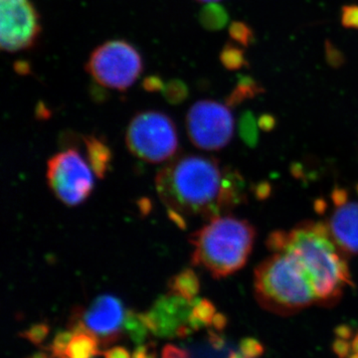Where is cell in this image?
<instances>
[{"label": "cell", "mask_w": 358, "mask_h": 358, "mask_svg": "<svg viewBox=\"0 0 358 358\" xmlns=\"http://www.w3.org/2000/svg\"><path fill=\"white\" fill-rule=\"evenodd\" d=\"M324 52H326V61L327 64L334 69L345 66L346 62L345 56L343 52L339 50L338 47L331 43V40L327 39L324 41Z\"/></svg>", "instance_id": "484cf974"}, {"label": "cell", "mask_w": 358, "mask_h": 358, "mask_svg": "<svg viewBox=\"0 0 358 358\" xmlns=\"http://www.w3.org/2000/svg\"><path fill=\"white\" fill-rule=\"evenodd\" d=\"M85 147L87 150V159L92 171L96 178L103 179L109 171L112 164V150L102 138L96 136H84Z\"/></svg>", "instance_id": "4fadbf2b"}, {"label": "cell", "mask_w": 358, "mask_h": 358, "mask_svg": "<svg viewBox=\"0 0 358 358\" xmlns=\"http://www.w3.org/2000/svg\"><path fill=\"white\" fill-rule=\"evenodd\" d=\"M228 31H229L231 38L246 48L255 41L253 29L247 23L242 22V21L231 22Z\"/></svg>", "instance_id": "603a6c76"}, {"label": "cell", "mask_w": 358, "mask_h": 358, "mask_svg": "<svg viewBox=\"0 0 358 358\" xmlns=\"http://www.w3.org/2000/svg\"><path fill=\"white\" fill-rule=\"evenodd\" d=\"M124 329L129 338L136 345L145 343L148 334L147 324L143 319L141 313L134 312L133 310H127L124 320Z\"/></svg>", "instance_id": "d6986e66"}, {"label": "cell", "mask_w": 358, "mask_h": 358, "mask_svg": "<svg viewBox=\"0 0 358 358\" xmlns=\"http://www.w3.org/2000/svg\"><path fill=\"white\" fill-rule=\"evenodd\" d=\"M275 124H277V120H275L273 115L264 114L259 117V128L263 129L264 131H273L275 129Z\"/></svg>", "instance_id": "836d02e7"}, {"label": "cell", "mask_w": 358, "mask_h": 358, "mask_svg": "<svg viewBox=\"0 0 358 358\" xmlns=\"http://www.w3.org/2000/svg\"><path fill=\"white\" fill-rule=\"evenodd\" d=\"M106 87L99 83L93 84L90 86V95L95 102H103L108 98V93L105 90Z\"/></svg>", "instance_id": "d6a6232c"}, {"label": "cell", "mask_w": 358, "mask_h": 358, "mask_svg": "<svg viewBox=\"0 0 358 358\" xmlns=\"http://www.w3.org/2000/svg\"><path fill=\"white\" fill-rule=\"evenodd\" d=\"M229 358H251L245 355L243 352H231Z\"/></svg>", "instance_id": "ee69618b"}, {"label": "cell", "mask_w": 358, "mask_h": 358, "mask_svg": "<svg viewBox=\"0 0 358 358\" xmlns=\"http://www.w3.org/2000/svg\"><path fill=\"white\" fill-rule=\"evenodd\" d=\"M265 93V88L248 75H239L235 89L226 98V106L229 108H236L244 101L256 98L257 96Z\"/></svg>", "instance_id": "9a60e30c"}, {"label": "cell", "mask_w": 358, "mask_h": 358, "mask_svg": "<svg viewBox=\"0 0 358 358\" xmlns=\"http://www.w3.org/2000/svg\"><path fill=\"white\" fill-rule=\"evenodd\" d=\"M199 2H206V3H209V2H216L219 1V0H196Z\"/></svg>", "instance_id": "f6af8a7d"}, {"label": "cell", "mask_w": 358, "mask_h": 358, "mask_svg": "<svg viewBox=\"0 0 358 358\" xmlns=\"http://www.w3.org/2000/svg\"><path fill=\"white\" fill-rule=\"evenodd\" d=\"M199 20L205 30L220 31L228 24L229 14L220 4L209 2L200 10Z\"/></svg>", "instance_id": "e0dca14e"}, {"label": "cell", "mask_w": 358, "mask_h": 358, "mask_svg": "<svg viewBox=\"0 0 358 358\" xmlns=\"http://www.w3.org/2000/svg\"><path fill=\"white\" fill-rule=\"evenodd\" d=\"M334 355L338 358H348L352 350V343L343 338H336L333 343Z\"/></svg>", "instance_id": "f546056e"}, {"label": "cell", "mask_w": 358, "mask_h": 358, "mask_svg": "<svg viewBox=\"0 0 358 358\" xmlns=\"http://www.w3.org/2000/svg\"><path fill=\"white\" fill-rule=\"evenodd\" d=\"M87 72L106 88L127 91L143 72L140 52L124 40H112L96 47L86 64Z\"/></svg>", "instance_id": "8992f818"}, {"label": "cell", "mask_w": 358, "mask_h": 358, "mask_svg": "<svg viewBox=\"0 0 358 358\" xmlns=\"http://www.w3.org/2000/svg\"><path fill=\"white\" fill-rule=\"evenodd\" d=\"M215 315V306L210 301L207 299L195 298L192 301V315L188 324L193 331H199L202 327L211 326Z\"/></svg>", "instance_id": "ac0fdd59"}, {"label": "cell", "mask_w": 358, "mask_h": 358, "mask_svg": "<svg viewBox=\"0 0 358 358\" xmlns=\"http://www.w3.org/2000/svg\"><path fill=\"white\" fill-rule=\"evenodd\" d=\"M254 286L258 303L277 315H293L317 303L305 268L286 252L275 253L256 268Z\"/></svg>", "instance_id": "277c9868"}, {"label": "cell", "mask_w": 358, "mask_h": 358, "mask_svg": "<svg viewBox=\"0 0 358 358\" xmlns=\"http://www.w3.org/2000/svg\"><path fill=\"white\" fill-rule=\"evenodd\" d=\"M348 358H358V353L353 352L352 353V355H350V357H348Z\"/></svg>", "instance_id": "bcb514c9"}, {"label": "cell", "mask_w": 358, "mask_h": 358, "mask_svg": "<svg viewBox=\"0 0 358 358\" xmlns=\"http://www.w3.org/2000/svg\"><path fill=\"white\" fill-rule=\"evenodd\" d=\"M13 68L17 74L22 75V76H26V75H29L31 73V65L26 60L16 61L14 63Z\"/></svg>", "instance_id": "74e56055"}, {"label": "cell", "mask_w": 358, "mask_h": 358, "mask_svg": "<svg viewBox=\"0 0 358 358\" xmlns=\"http://www.w3.org/2000/svg\"><path fill=\"white\" fill-rule=\"evenodd\" d=\"M240 350L247 357L259 358L262 357L264 352H265V348L258 339L246 338L242 339L241 343H240Z\"/></svg>", "instance_id": "4316f807"}, {"label": "cell", "mask_w": 358, "mask_h": 358, "mask_svg": "<svg viewBox=\"0 0 358 358\" xmlns=\"http://www.w3.org/2000/svg\"><path fill=\"white\" fill-rule=\"evenodd\" d=\"M333 200L334 204L338 207L345 204L346 201H348V192L345 190L336 187L333 193Z\"/></svg>", "instance_id": "ab89813d"}, {"label": "cell", "mask_w": 358, "mask_h": 358, "mask_svg": "<svg viewBox=\"0 0 358 358\" xmlns=\"http://www.w3.org/2000/svg\"><path fill=\"white\" fill-rule=\"evenodd\" d=\"M36 114L38 115V117L40 119H47L49 117V114L50 112L48 110V108L45 107L44 103H39L38 107H37Z\"/></svg>", "instance_id": "b9f144b4"}, {"label": "cell", "mask_w": 358, "mask_h": 358, "mask_svg": "<svg viewBox=\"0 0 358 358\" xmlns=\"http://www.w3.org/2000/svg\"><path fill=\"white\" fill-rule=\"evenodd\" d=\"M334 334H336L338 338L346 339V341L352 338L353 336L352 327L346 326V324H341V326L336 327V329H334Z\"/></svg>", "instance_id": "f35d334b"}, {"label": "cell", "mask_w": 358, "mask_h": 358, "mask_svg": "<svg viewBox=\"0 0 358 358\" xmlns=\"http://www.w3.org/2000/svg\"><path fill=\"white\" fill-rule=\"evenodd\" d=\"M105 358H131V355L122 346H115L103 353Z\"/></svg>", "instance_id": "e575fe53"}, {"label": "cell", "mask_w": 358, "mask_h": 358, "mask_svg": "<svg viewBox=\"0 0 358 358\" xmlns=\"http://www.w3.org/2000/svg\"><path fill=\"white\" fill-rule=\"evenodd\" d=\"M100 339L96 334L88 333L75 334L66 350L68 358H93L100 355Z\"/></svg>", "instance_id": "2e32d148"}, {"label": "cell", "mask_w": 358, "mask_h": 358, "mask_svg": "<svg viewBox=\"0 0 358 358\" xmlns=\"http://www.w3.org/2000/svg\"><path fill=\"white\" fill-rule=\"evenodd\" d=\"M0 46L14 53L31 49L41 33L40 16L30 0H0Z\"/></svg>", "instance_id": "9c48e42d"}, {"label": "cell", "mask_w": 358, "mask_h": 358, "mask_svg": "<svg viewBox=\"0 0 358 358\" xmlns=\"http://www.w3.org/2000/svg\"><path fill=\"white\" fill-rule=\"evenodd\" d=\"M162 95H164L166 102L171 103V105H180L189 96V89L182 80H169L164 90H162Z\"/></svg>", "instance_id": "7402d4cb"}, {"label": "cell", "mask_w": 358, "mask_h": 358, "mask_svg": "<svg viewBox=\"0 0 358 358\" xmlns=\"http://www.w3.org/2000/svg\"><path fill=\"white\" fill-rule=\"evenodd\" d=\"M164 85L162 78L157 76V75H150V76L145 77L143 79L141 87L145 91L150 92V93H155V92H159L164 90Z\"/></svg>", "instance_id": "f1b7e54d"}, {"label": "cell", "mask_w": 358, "mask_h": 358, "mask_svg": "<svg viewBox=\"0 0 358 358\" xmlns=\"http://www.w3.org/2000/svg\"><path fill=\"white\" fill-rule=\"evenodd\" d=\"M234 126L229 107L215 101H199L186 115L188 136L200 150H219L225 148L234 134Z\"/></svg>", "instance_id": "ba28073f"}, {"label": "cell", "mask_w": 358, "mask_h": 358, "mask_svg": "<svg viewBox=\"0 0 358 358\" xmlns=\"http://www.w3.org/2000/svg\"><path fill=\"white\" fill-rule=\"evenodd\" d=\"M157 194L167 213L218 217L244 197V180L237 171L221 169L215 159L185 155L160 169L155 178Z\"/></svg>", "instance_id": "6da1fadb"}, {"label": "cell", "mask_w": 358, "mask_h": 358, "mask_svg": "<svg viewBox=\"0 0 358 358\" xmlns=\"http://www.w3.org/2000/svg\"><path fill=\"white\" fill-rule=\"evenodd\" d=\"M122 301L112 294H101L80 315L90 331L98 336L100 343H114L120 338L126 317Z\"/></svg>", "instance_id": "8fae6325"}, {"label": "cell", "mask_w": 358, "mask_h": 358, "mask_svg": "<svg viewBox=\"0 0 358 358\" xmlns=\"http://www.w3.org/2000/svg\"><path fill=\"white\" fill-rule=\"evenodd\" d=\"M27 358H50V357H49L48 353L46 352H37L33 353L32 355H30V357Z\"/></svg>", "instance_id": "7bdbcfd3"}, {"label": "cell", "mask_w": 358, "mask_h": 358, "mask_svg": "<svg viewBox=\"0 0 358 358\" xmlns=\"http://www.w3.org/2000/svg\"><path fill=\"white\" fill-rule=\"evenodd\" d=\"M63 358H68V357H66V355H65V357H63Z\"/></svg>", "instance_id": "7dc6e473"}, {"label": "cell", "mask_w": 358, "mask_h": 358, "mask_svg": "<svg viewBox=\"0 0 358 358\" xmlns=\"http://www.w3.org/2000/svg\"><path fill=\"white\" fill-rule=\"evenodd\" d=\"M167 286H169V293L192 301L199 294V278L192 268H185L178 274L173 275L169 280Z\"/></svg>", "instance_id": "5bb4252c"}, {"label": "cell", "mask_w": 358, "mask_h": 358, "mask_svg": "<svg viewBox=\"0 0 358 358\" xmlns=\"http://www.w3.org/2000/svg\"><path fill=\"white\" fill-rule=\"evenodd\" d=\"M341 24L348 29H358V6L350 4L341 7Z\"/></svg>", "instance_id": "83f0119b"}, {"label": "cell", "mask_w": 358, "mask_h": 358, "mask_svg": "<svg viewBox=\"0 0 358 358\" xmlns=\"http://www.w3.org/2000/svg\"><path fill=\"white\" fill-rule=\"evenodd\" d=\"M192 301L169 293L159 296L147 313H141L148 331L162 338H178L180 327L189 322Z\"/></svg>", "instance_id": "30bf717a"}, {"label": "cell", "mask_w": 358, "mask_h": 358, "mask_svg": "<svg viewBox=\"0 0 358 358\" xmlns=\"http://www.w3.org/2000/svg\"><path fill=\"white\" fill-rule=\"evenodd\" d=\"M256 229L251 223L232 216H218L190 236L192 265L203 267L214 279H222L244 267Z\"/></svg>", "instance_id": "3957f363"}, {"label": "cell", "mask_w": 358, "mask_h": 358, "mask_svg": "<svg viewBox=\"0 0 358 358\" xmlns=\"http://www.w3.org/2000/svg\"><path fill=\"white\" fill-rule=\"evenodd\" d=\"M162 358H190L189 353L173 345H166L162 350Z\"/></svg>", "instance_id": "1f68e13d"}, {"label": "cell", "mask_w": 358, "mask_h": 358, "mask_svg": "<svg viewBox=\"0 0 358 358\" xmlns=\"http://www.w3.org/2000/svg\"><path fill=\"white\" fill-rule=\"evenodd\" d=\"M208 341L212 348L217 350H222L226 345L225 338L222 334L215 333V331H209Z\"/></svg>", "instance_id": "d590c367"}, {"label": "cell", "mask_w": 358, "mask_h": 358, "mask_svg": "<svg viewBox=\"0 0 358 358\" xmlns=\"http://www.w3.org/2000/svg\"><path fill=\"white\" fill-rule=\"evenodd\" d=\"M271 194V185L268 182H262L257 185L256 196L258 199L264 200L268 199Z\"/></svg>", "instance_id": "60d3db41"}, {"label": "cell", "mask_w": 358, "mask_h": 358, "mask_svg": "<svg viewBox=\"0 0 358 358\" xmlns=\"http://www.w3.org/2000/svg\"><path fill=\"white\" fill-rule=\"evenodd\" d=\"M74 334L72 331H59L49 345V352H50L52 357L63 358L66 355L68 345L72 341Z\"/></svg>", "instance_id": "cb8c5ba5"}, {"label": "cell", "mask_w": 358, "mask_h": 358, "mask_svg": "<svg viewBox=\"0 0 358 358\" xmlns=\"http://www.w3.org/2000/svg\"><path fill=\"white\" fill-rule=\"evenodd\" d=\"M334 242L345 255H358V203L341 205L329 223Z\"/></svg>", "instance_id": "7c38bea8"}, {"label": "cell", "mask_w": 358, "mask_h": 358, "mask_svg": "<svg viewBox=\"0 0 358 358\" xmlns=\"http://www.w3.org/2000/svg\"><path fill=\"white\" fill-rule=\"evenodd\" d=\"M219 58L224 67L229 71H238L244 67H250L248 60L245 57L244 49L240 48L232 42L224 45Z\"/></svg>", "instance_id": "ffe728a7"}, {"label": "cell", "mask_w": 358, "mask_h": 358, "mask_svg": "<svg viewBox=\"0 0 358 358\" xmlns=\"http://www.w3.org/2000/svg\"><path fill=\"white\" fill-rule=\"evenodd\" d=\"M157 350L154 343L138 345L131 355V358H157Z\"/></svg>", "instance_id": "4dcf8cb0"}, {"label": "cell", "mask_w": 358, "mask_h": 358, "mask_svg": "<svg viewBox=\"0 0 358 358\" xmlns=\"http://www.w3.org/2000/svg\"><path fill=\"white\" fill-rule=\"evenodd\" d=\"M93 171L74 148L52 157L47 166V180L52 192L67 206L88 199L94 189Z\"/></svg>", "instance_id": "52a82bcc"}, {"label": "cell", "mask_w": 358, "mask_h": 358, "mask_svg": "<svg viewBox=\"0 0 358 358\" xmlns=\"http://www.w3.org/2000/svg\"><path fill=\"white\" fill-rule=\"evenodd\" d=\"M126 141L131 154L150 164L171 159L178 148V131L173 120L157 110L134 115L127 131Z\"/></svg>", "instance_id": "5b68a950"}, {"label": "cell", "mask_w": 358, "mask_h": 358, "mask_svg": "<svg viewBox=\"0 0 358 358\" xmlns=\"http://www.w3.org/2000/svg\"><path fill=\"white\" fill-rule=\"evenodd\" d=\"M286 252L298 259L312 281L317 303L336 305L346 285L352 286L350 268L334 242L329 224L305 221L285 233L284 244L278 253Z\"/></svg>", "instance_id": "7a4b0ae2"}, {"label": "cell", "mask_w": 358, "mask_h": 358, "mask_svg": "<svg viewBox=\"0 0 358 358\" xmlns=\"http://www.w3.org/2000/svg\"><path fill=\"white\" fill-rule=\"evenodd\" d=\"M258 121L251 110H246L239 120V134L250 148H255L259 141Z\"/></svg>", "instance_id": "44dd1931"}, {"label": "cell", "mask_w": 358, "mask_h": 358, "mask_svg": "<svg viewBox=\"0 0 358 358\" xmlns=\"http://www.w3.org/2000/svg\"><path fill=\"white\" fill-rule=\"evenodd\" d=\"M49 331H50V327L46 322H39V324H32L29 329H25L20 336L31 343L32 345H40L48 336Z\"/></svg>", "instance_id": "d4e9b609"}, {"label": "cell", "mask_w": 358, "mask_h": 358, "mask_svg": "<svg viewBox=\"0 0 358 358\" xmlns=\"http://www.w3.org/2000/svg\"><path fill=\"white\" fill-rule=\"evenodd\" d=\"M228 320L227 317L223 313H216L214 315L213 320H212L211 326L216 329V331H221L227 327Z\"/></svg>", "instance_id": "8d00e7d4"}]
</instances>
